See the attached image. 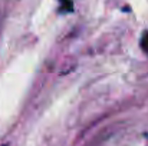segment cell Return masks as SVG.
I'll return each mask as SVG.
<instances>
[{"label": "cell", "mask_w": 148, "mask_h": 146, "mask_svg": "<svg viewBox=\"0 0 148 146\" xmlns=\"http://www.w3.org/2000/svg\"><path fill=\"white\" fill-rule=\"evenodd\" d=\"M141 45H143V49L148 53V32L144 33V36H143V39H141Z\"/></svg>", "instance_id": "6da1fadb"}]
</instances>
